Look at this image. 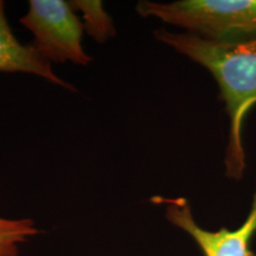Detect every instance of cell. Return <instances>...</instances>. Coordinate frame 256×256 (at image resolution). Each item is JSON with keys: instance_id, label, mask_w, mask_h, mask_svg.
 Here are the masks:
<instances>
[{"instance_id": "1", "label": "cell", "mask_w": 256, "mask_h": 256, "mask_svg": "<svg viewBox=\"0 0 256 256\" xmlns=\"http://www.w3.org/2000/svg\"><path fill=\"white\" fill-rule=\"evenodd\" d=\"M154 36L194 62L209 70L218 83L230 118L226 152V176L238 180L246 170L242 127L256 104V38L244 40H211L192 34H174L165 28Z\"/></svg>"}, {"instance_id": "2", "label": "cell", "mask_w": 256, "mask_h": 256, "mask_svg": "<svg viewBox=\"0 0 256 256\" xmlns=\"http://www.w3.org/2000/svg\"><path fill=\"white\" fill-rule=\"evenodd\" d=\"M138 14L185 28L188 34L211 40L256 38V0H142Z\"/></svg>"}, {"instance_id": "3", "label": "cell", "mask_w": 256, "mask_h": 256, "mask_svg": "<svg viewBox=\"0 0 256 256\" xmlns=\"http://www.w3.org/2000/svg\"><path fill=\"white\" fill-rule=\"evenodd\" d=\"M20 24L31 31V46L48 62L88 66L92 58L83 48L81 18L70 2L30 0Z\"/></svg>"}, {"instance_id": "4", "label": "cell", "mask_w": 256, "mask_h": 256, "mask_svg": "<svg viewBox=\"0 0 256 256\" xmlns=\"http://www.w3.org/2000/svg\"><path fill=\"white\" fill-rule=\"evenodd\" d=\"M152 200L165 204L166 218L188 232L196 241L204 256H256L250 249V241L256 232V188L247 220L232 232L226 228H220L217 232L200 228L192 216L190 204L183 197H154Z\"/></svg>"}, {"instance_id": "5", "label": "cell", "mask_w": 256, "mask_h": 256, "mask_svg": "<svg viewBox=\"0 0 256 256\" xmlns=\"http://www.w3.org/2000/svg\"><path fill=\"white\" fill-rule=\"evenodd\" d=\"M0 72H28L51 83L74 89L54 72L51 63L42 57L31 44L20 43L12 32L6 18L5 4L0 0Z\"/></svg>"}, {"instance_id": "6", "label": "cell", "mask_w": 256, "mask_h": 256, "mask_svg": "<svg viewBox=\"0 0 256 256\" xmlns=\"http://www.w3.org/2000/svg\"><path fill=\"white\" fill-rule=\"evenodd\" d=\"M70 4L82 16V24L89 36L98 43H104L115 36L113 19L104 10V2L98 0H72Z\"/></svg>"}, {"instance_id": "7", "label": "cell", "mask_w": 256, "mask_h": 256, "mask_svg": "<svg viewBox=\"0 0 256 256\" xmlns=\"http://www.w3.org/2000/svg\"><path fill=\"white\" fill-rule=\"evenodd\" d=\"M38 234L31 220H8L0 217V256H17L19 244Z\"/></svg>"}]
</instances>
